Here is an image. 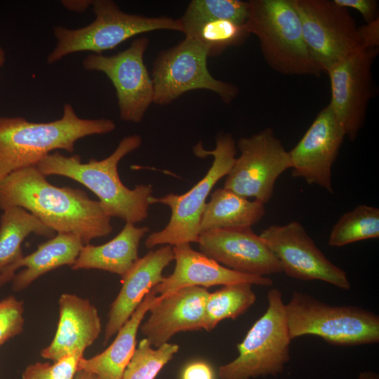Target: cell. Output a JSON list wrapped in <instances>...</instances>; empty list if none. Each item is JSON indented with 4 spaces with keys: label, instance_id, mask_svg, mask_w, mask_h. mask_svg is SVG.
Here are the masks:
<instances>
[{
    "label": "cell",
    "instance_id": "cell-1",
    "mask_svg": "<svg viewBox=\"0 0 379 379\" xmlns=\"http://www.w3.org/2000/svg\"><path fill=\"white\" fill-rule=\"evenodd\" d=\"M25 208L56 233L77 236L84 245L113 230L99 201L84 190L51 184L36 167L15 171L0 180V208Z\"/></svg>",
    "mask_w": 379,
    "mask_h": 379
},
{
    "label": "cell",
    "instance_id": "cell-2",
    "mask_svg": "<svg viewBox=\"0 0 379 379\" xmlns=\"http://www.w3.org/2000/svg\"><path fill=\"white\" fill-rule=\"evenodd\" d=\"M141 144V137L134 134L124 137L102 160L91 159L82 163L78 154L67 157L55 152L42 158L36 167L46 177L60 175L84 185L98 197L109 217L135 224L147 218L153 188L149 184H140L133 189L126 187L119 178L118 164Z\"/></svg>",
    "mask_w": 379,
    "mask_h": 379
},
{
    "label": "cell",
    "instance_id": "cell-3",
    "mask_svg": "<svg viewBox=\"0 0 379 379\" xmlns=\"http://www.w3.org/2000/svg\"><path fill=\"white\" fill-rule=\"evenodd\" d=\"M115 128L111 119L79 117L69 103L64 105L62 117L50 122L0 117V180L15 171L36 166L54 150L72 153L78 140L109 133Z\"/></svg>",
    "mask_w": 379,
    "mask_h": 379
},
{
    "label": "cell",
    "instance_id": "cell-4",
    "mask_svg": "<svg viewBox=\"0 0 379 379\" xmlns=\"http://www.w3.org/2000/svg\"><path fill=\"white\" fill-rule=\"evenodd\" d=\"M248 4L246 26L258 39L272 69L287 75L319 77L324 73L306 46L291 0H251Z\"/></svg>",
    "mask_w": 379,
    "mask_h": 379
},
{
    "label": "cell",
    "instance_id": "cell-5",
    "mask_svg": "<svg viewBox=\"0 0 379 379\" xmlns=\"http://www.w3.org/2000/svg\"><path fill=\"white\" fill-rule=\"evenodd\" d=\"M288 335H312L335 345H359L379 342V317L355 306H333L294 291L285 304Z\"/></svg>",
    "mask_w": 379,
    "mask_h": 379
},
{
    "label": "cell",
    "instance_id": "cell-6",
    "mask_svg": "<svg viewBox=\"0 0 379 379\" xmlns=\"http://www.w3.org/2000/svg\"><path fill=\"white\" fill-rule=\"evenodd\" d=\"M198 157L211 155V166L204 177L192 188L182 194H168L160 198L151 197L149 204L168 206L171 215L167 225L161 230L150 234L145 241L147 248L158 245L175 246L197 243L200 235V220L206 204V199L214 185L226 176L236 159L237 147L230 133L220 134L213 150H205L201 144L194 149Z\"/></svg>",
    "mask_w": 379,
    "mask_h": 379
},
{
    "label": "cell",
    "instance_id": "cell-7",
    "mask_svg": "<svg viewBox=\"0 0 379 379\" xmlns=\"http://www.w3.org/2000/svg\"><path fill=\"white\" fill-rule=\"evenodd\" d=\"M92 6L95 18L91 24L76 29L60 25L54 27L57 44L47 57L48 64L55 63L69 54L79 51L102 54L145 32L160 29L182 32L178 19L149 18L124 13L111 0H95Z\"/></svg>",
    "mask_w": 379,
    "mask_h": 379
},
{
    "label": "cell",
    "instance_id": "cell-8",
    "mask_svg": "<svg viewBox=\"0 0 379 379\" xmlns=\"http://www.w3.org/2000/svg\"><path fill=\"white\" fill-rule=\"evenodd\" d=\"M268 306L237 345L238 357L218 370L220 379H250L281 373L290 359V343L281 291L271 288Z\"/></svg>",
    "mask_w": 379,
    "mask_h": 379
},
{
    "label": "cell",
    "instance_id": "cell-9",
    "mask_svg": "<svg viewBox=\"0 0 379 379\" xmlns=\"http://www.w3.org/2000/svg\"><path fill=\"white\" fill-rule=\"evenodd\" d=\"M208 52L197 41L185 37L176 46L161 52L153 64V102L171 103L189 91L205 89L218 94L225 103L237 95L233 84L215 79L207 67Z\"/></svg>",
    "mask_w": 379,
    "mask_h": 379
},
{
    "label": "cell",
    "instance_id": "cell-10",
    "mask_svg": "<svg viewBox=\"0 0 379 379\" xmlns=\"http://www.w3.org/2000/svg\"><path fill=\"white\" fill-rule=\"evenodd\" d=\"M237 148L240 156L225 176L223 187L244 198L268 203L278 178L291 168L288 151L271 128L241 138Z\"/></svg>",
    "mask_w": 379,
    "mask_h": 379
},
{
    "label": "cell",
    "instance_id": "cell-11",
    "mask_svg": "<svg viewBox=\"0 0 379 379\" xmlns=\"http://www.w3.org/2000/svg\"><path fill=\"white\" fill-rule=\"evenodd\" d=\"M306 46L324 72L357 50L358 27L348 9L329 0H291Z\"/></svg>",
    "mask_w": 379,
    "mask_h": 379
},
{
    "label": "cell",
    "instance_id": "cell-12",
    "mask_svg": "<svg viewBox=\"0 0 379 379\" xmlns=\"http://www.w3.org/2000/svg\"><path fill=\"white\" fill-rule=\"evenodd\" d=\"M148 45L147 38L139 37L115 55L91 53L82 62L85 69L102 72L111 81L116 90L119 117L124 121L141 122L153 102V82L144 62Z\"/></svg>",
    "mask_w": 379,
    "mask_h": 379
},
{
    "label": "cell",
    "instance_id": "cell-13",
    "mask_svg": "<svg viewBox=\"0 0 379 379\" xmlns=\"http://www.w3.org/2000/svg\"><path fill=\"white\" fill-rule=\"evenodd\" d=\"M259 235L286 275L302 281H322L343 290L350 288L346 272L327 258L299 222L272 225Z\"/></svg>",
    "mask_w": 379,
    "mask_h": 379
},
{
    "label": "cell",
    "instance_id": "cell-14",
    "mask_svg": "<svg viewBox=\"0 0 379 379\" xmlns=\"http://www.w3.org/2000/svg\"><path fill=\"white\" fill-rule=\"evenodd\" d=\"M378 48H360L329 68L331 102L328 104L354 140L364 125L372 96V65Z\"/></svg>",
    "mask_w": 379,
    "mask_h": 379
},
{
    "label": "cell",
    "instance_id": "cell-15",
    "mask_svg": "<svg viewBox=\"0 0 379 379\" xmlns=\"http://www.w3.org/2000/svg\"><path fill=\"white\" fill-rule=\"evenodd\" d=\"M346 136L328 105L323 108L300 141L290 151L291 175L333 194L332 166Z\"/></svg>",
    "mask_w": 379,
    "mask_h": 379
},
{
    "label": "cell",
    "instance_id": "cell-16",
    "mask_svg": "<svg viewBox=\"0 0 379 379\" xmlns=\"http://www.w3.org/2000/svg\"><path fill=\"white\" fill-rule=\"evenodd\" d=\"M197 244L202 253L232 270L259 277L282 272L277 257L251 227L206 231Z\"/></svg>",
    "mask_w": 379,
    "mask_h": 379
},
{
    "label": "cell",
    "instance_id": "cell-17",
    "mask_svg": "<svg viewBox=\"0 0 379 379\" xmlns=\"http://www.w3.org/2000/svg\"><path fill=\"white\" fill-rule=\"evenodd\" d=\"M208 294L205 288L190 286L159 295L149 310V317L140 326L145 338L159 347L179 332L204 330Z\"/></svg>",
    "mask_w": 379,
    "mask_h": 379
},
{
    "label": "cell",
    "instance_id": "cell-18",
    "mask_svg": "<svg viewBox=\"0 0 379 379\" xmlns=\"http://www.w3.org/2000/svg\"><path fill=\"white\" fill-rule=\"evenodd\" d=\"M173 249L175 261L174 270L151 290L157 295L163 296L190 286L206 288L242 282L270 286L273 284L267 277L250 275L232 270L201 252L194 251L190 244L175 245Z\"/></svg>",
    "mask_w": 379,
    "mask_h": 379
},
{
    "label": "cell",
    "instance_id": "cell-19",
    "mask_svg": "<svg viewBox=\"0 0 379 379\" xmlns=\"http://www.w3.org/2000/svg\"><path fill=\"white\" fill-rule=\"evenodd\" d=\"M173 260V246L163 245L139 258L122 278V286L110 306L104 344L128 320L145 295L164 279V270Z\"/></svg>",
    "mask_w": 379,
    "mask_h": 379
},
{
    "label": "cell",
    "instance_id": "cell-20",
    "mask_svg": "<svg viewBox=\"0 0 379 379\" xmlns=\"http://www.w3.org/2000/svg\"><path fill=\"white\" fill-rule=\"evenodd\" d=\"M58 304L59 320L55 336L41 352L42 357L53 361L72 354H84L101 332L98 310L89 300L64 293Z\"/></svg>",
    "mask_w": 379,
    "mask_h": 379
},
{
    "label": "cell",
    "instance_id": "cell-21",
    "mask_svg": "<svg viewBox=\"0 0 379 379\" xmlns=\"http://www.w3.org/2000/svg\"><path fill=\"white\" fill-rule=\"evenodd\" d=\"M84 246L74 234L57 233L34 252L3 270L0 287L12 280L15 291L24 290L41 275L63 265L72 266Z\"/></svg>",
    "mask_w": 379,
    "mask_h": 379
},
{
    "label": "cell",
    "instance_id": "cell-22",
    "mask_svg": "<svg viewBox=\"0 0 379 379\" xmlns=\"http://www.w3.org/2000/svg\"><path fill=\"white\" fill-rule=\"evenodd\" d=\"M159 297L152 291L148 293L118 331L111 345L93 357L81 358L78 371H86L99 379H121L136 348L137 333L143 318Z\"/></svg>",
    "mask_w": 379,
    "mask_h": 379
},
{
    "label": "cell",
    "instance_id": "cell-23",
    "mask_svg": "<svg viewBox=\"0 0 379 379\" xmlns=\"http://www.w3.org/2000/svg\"><path fill=\"white\" fill-rule=\"evenodd\" d=\"M149 231L147 226L136 227L126 222L109 241L98 246L84 245L71 267L74 270H101L123 277L139 258L140 242Z\"/></svg>",
    "mask_w": 379,
    "mask_h": 379
},
{
    "label": "cell",
    "instance_id": "cell-24",
    "mask_svg": "<svg viewBox=\"0 0 379 379\" xmlns=\"http://www.w3.org/2000/svg\"><path fill=\"white\" fill-rule=\"evenodd\" d=\"M265 204L248 200L226 188L211 194L202 213L199 232L239 227H252L265 214Z\"/></svg>",
    "mask_w": 379,
    "mask_h": 379
},
{
    "label": "cell",
    "instance_id": "cell-25",
    "mask_svg": "<svg viewBox=\"0 0 379 379\" xmlns=\"http://www.w3.org/2000/svg\"><path fill=\"white\" fill-rule=\"evenodd\" d=\"M2 211L0 218V273L24 256L21 245L28 235L34 234L51 239L56 234L23 208L11 206Z\"/></svg>",
    "mask_w": 379,
    "mask_h": 379
},
{
    "label": "cell",
    "instance_id": "cell-26",
    "mask_svg": "<svg viewBox=\"0 0 379 379\" xmlns=\"http://www.w3.org/2000/svg\"><path fill=\"white\" fill-rule=\"evenodd\" d=\"M253 284L246 282L222 286L209 293L205 307L204 330L211 331L226 319H236L255 302Z\"/></svg>",
    "mask_w": 379,
    "mask_h": 379
},
{
    "label": "cell",
    "instance_id": "cell-27",
    "mask_svg": "<svg viewBox=\"0 0 379 379\" xmlns=\"http://www.w3.org/2000/svg\"><path fill=\"white\" fill-rule=\"evenodd\" d=\"M378 237V208L360 204L338 219L330 232L328 243L331 246L342 247Z\"/></svg>",
    "mask_w": 379,
    "mask_h": 379
},
{
    "label": "cell",
    "instance_id": "cell-28",
    "mask_svg": "<svg viewBox=\"0 0 379 379\" xmlns=\"http://www.w3.org/2000/svg\"><path fill=\"white\" fill-rule=\"evenodd\" d=\"M185 37L199 44L208 56L216 55L225 48L243 43L250 34L246 24L227 20L202 22L185 29Z\"/></svg>",
    "mask_w": 379,
    "mask_h": 379
},
{
    "label": "cell",
    "instance_id": "cell-29",
    "mask_svg": "<svg viewBox=\"0 0 379 379\" xmlns=\"http://www.w3.org/2000/svg\"><path fill=\"white\" fill-rule=\"evenodd\" d=\"M248 7V1L193 0L178 21L182 32L194 25L208 20H227L245 24Z\"/></svg>",
    "mask_w": 379,
    "mask_h": 379
},
{
    "label": "cell",
    "instance_id": "cell-30",
    "mask_svg": "<svg viewBox=\"0 0 379 379\" xmlns=\"http://www.w3.org/2000/svg\"><path fill=\"white\" fill-rule=\"evenodd\" d=\"M178 350L176 344L166 343L154 348L146 338L141 340L121 379H154Z\"/></svg>",
    "mask_w": 379,
    "mask_h": 379
},
{
    "label": "cell",
    "instance_id": "cell-31",
    "mask_svg": "<svg viewBox=\"0 0 379 379\" xmlns=\"http://www.w3.org/2000/svg\"><path fill=\"white\" fill-rule=\"evenodd\" d=\"M83 354L66 356L53 364L36 362L29 365L22 379H74Z\"/></svg>",
    "mask_w": 379,
    "mask_h": 379
},
{
    "label": "cell",
    "instance_id": "cell-32",
    "mask_svg": "<svg viewBox=\"0 0 379 379\" xmlns=\"http://www.w3.org/2000/svg\"><path fill=\"white\" fill-rule=\"evenodd\" d=\"M23 302L11 295L0 300V346L23 329Z\"/></svg>",
    "mask_w": 379,
    "mask_h": 379
},
{
    "label": "cell",
    "instance_id": "cell-33",
    "mask_svg": "<svg viewBox=\"0 0 379 379\" xmlns=\"http://www.w3.org/2000/svg\"><path fill=\"white\" fill-rule=\"evenodd\" d=\"M333 1L344 8H353L359 11L366 23L371 22L378 18V1L375 0H333Z\"/></svg>",
    "mask_w": 379,
    "mask_h": 379
},
{
    "label": "cell",
    "instance_id": "cell-34",
    "mask_svg": "<svg viewBox=\"0 0 379 379\" xmlns=\"http://www.w3.org/2000/svg\"><path fill=\"white\" fill-rule=\"evenodd\" d=\"M180 379H215V374L208 363L194 361L185 366Z\"/></svg>",
    "mask_w": 379,
    "mask_h": 379
},
{
    "label": "cell",
    "instance_id": "cell-35",
    "mask_svg": "<svg viewBox=\"0 0 379 379\" xmlns=\"http://www.w3.org/2000/svg\"><path fill=\"white\" fill-rule=\"evenodd\" d=\"M360 45L362 48H378L379 18L358 27Z\"/></svg>",
    "mask_w": 379,
    "mask_h": 379
},
{
    "label": "cell",
    "instance_id": "cell-36",
    "mask_svg": "<svg viewBox=\"0 0 379 379\" xmlns=\"http://www.w3.org/2000/svg\"><path fill=\"white\" fill-rule=\"evenodd\" d=\"M62 5L67 9L81 13L85 11L90 6H92V0H62Z\"/></svg>",
    "mask_w": 379,
    "mask_h": 379
},
{
    "label": "cell",
    "instance_id": "cell-37",
    "mask_svg": "<svg viewBox=\"0 0 379 379\" xmlns=\"http://www.w3.org/2000/svg\"><path fill=\"white\" fill-rule=\"evenodd\" d=\"M74 379H99L94 375L84 371H77Z\"/></svg>",
    "mask_w": 379,
    "mask_h": 379
},
{
    "label": "cell",
    "instance_id": "cell-38",
    "mask_svg": "<svg viewBox=\"0 0 379 379\" xmlns=\"http://www.w3.org/2000/svg\"><path fill=\"white\" fill-rule=\"evenodd\" d=\"M358 379H378V376L373 372L366 371L359 374Z\"/></svg>",
    "mask_w": 379,
    "mask_h": 379
},
{
    "label": "cell",
    "instance_id": "cell-39",
    "mask_svg": "<svg viewBox=\"0 0 379 379\" xmlns=\"http://www.w3.org/2000/svg\"><path fill=\"white\" fill-rule=\"evenodd\" d=\"M6 60V54L4 48L0 46V67L4 64Z\"/></svg>",
    "mask_w": 379,
    "mask_h": 379
}]
</instances>
